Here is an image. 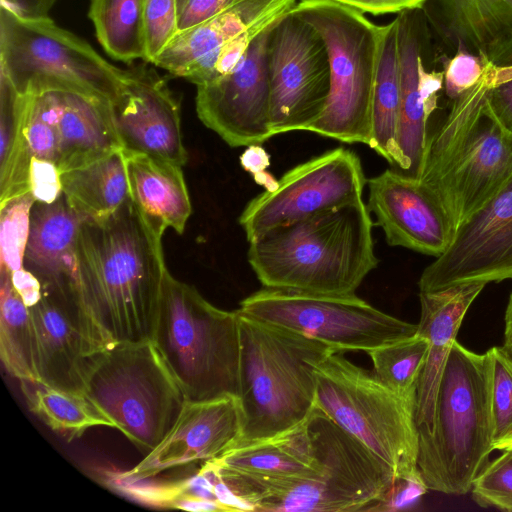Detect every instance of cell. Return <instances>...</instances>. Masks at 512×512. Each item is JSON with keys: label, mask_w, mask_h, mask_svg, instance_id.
I'll list each match as a JSON object with an SVG mask.
<instances>
[{"label": "cell", "mask_w": 512, "mask_h": 512, "mask_svg": "<svg viewBox=\"0 0 512 512\" xmlns=\"http://www.w3.org/2000/svg\"><path fill=\"white\" fill-rule=\"evenodd\" d=\"M502 347L512 358V292L509 295L504 314V339Z\"/></svg>", "instance_id": "cell-49"}, {"label": "cell", "mask_w": 512, "mask_h": 512, "mask_svg": "<svg viewBox=\"0 0 512 512\" xmlns=\"http://www.w3.org/2000/svg\"><path fill=\"white\" fill-rule=\"evenodd\" d=\"M82 221L63 193L52 203L35 201L23 267L41 284L73 280Z\"/></svg>", "instance_id": "cell-28"}, {"label": "cell", "mask_w": 512, "mask_h": 512, "mask_svg": "<svg viewBox=\"0 0 512 512\" xmlns=\"http://www.w3.org/2000/svg\"><path fill=\"white\" fill-rule=\"evenodd\" d=\"M267 59L272 136L307 131L323 113L330 92L324 40L290 10L270 32Z\"/></svg>", "instance_id": "cell-14"}, {"label": "cell", "mask_w": 512, "mask_h": 512, "mask_svg": "<svg viewBox=\"0 0 512 512\" xmlns=\"http://www.w3.org/2000/svg\"><path fill=\"white\" fill-rule=\"evenodd\" d=\"M444 90L452 101L476 86L484 77L488 64L466 49H457L450 58L442 61Z\"/></svg>", "instance_id": "cell-40"}, {"label": "cell", "mask_w": 512, "mask_h": 512, "mask_svg": "<svg viewBox=\"0 0 512 512\" xmlns=\"http://www.w3.org/2000/svg\"><path fill=\"white\" fill-rule=\"evenodd\" d=\"M237 311L240 443L271 437L303 423L316 406L314 368L338 350Z\"/></svg>", "instance_id": "cell-4"}, {"label": "cell", "mask_w": 512, "mask_h": 512, "mask_svg": "<svg viewBox=\"0 0 512 512\" xmlns=\"http://www.w3.org/2000/svg\"><path fill=\"white\" fill-rule=\"evenodd\" d=\"M240 164L246 172L256 175L270 166V156L260 144H253L241 154Z\"/></svg>", "instance_id": "cell-48"}, {"label": "cell", "mask_w": 512, "mask_h": 512, "mask_svg": "<svg viewBox=\"0 0 512 512\" xmlns=\"http://www.w3.org/2000/svg\"><path fill=\"white\" fill-rule=\"evenodd\" d=\"M29 409L67 440L93 427L115 428L113 422L84 394L59 389L38 380H19Z\"/></svg>", "instance_id": "cell-31"}, {"label": "cell", "mask_w": 512, "mask_h": 512, "mask_svg": "<svg viewBox=\"0 0 512 512\" xmlns=\"http://www.w3.org/2000/svg\"><path fill=\"white\" fill-rule=\"evenodd\" d=\"M422 10L451 52L466 49L486 64L512 65V0H426Z\"/></svg>", "instance_id": "cell-24"}, {"label": "cell", "mask_w": 512, "mask_h": 512, "mask_svg": "<svg viewBox=\"0 0 512 512\" xmlns=\"http://www.w3.org/2000/svg\"><path fill=\"white\" fill-rule=\"evenodd\" d=\"M110 106L122 149L181 167L187 163L180 101L153 67L141 64L126 69Z\"/></svg>", "instance_id": "cell-20"}, {"label": "cell", "mask_w": 512, "mask_h": 512, "mask_svg": "<svg viewBox=\"0 0 512 512\" xmlns=\"http://www.w3.org/2000/svg\"><path fill=\"white\" fill-rule=\"evenodd\" d=\"M367 207L390 246L435 258L453 241L455 230L443 207L421 183L396 169L368 180Z\"/></svg>", "instance_id": "cell-22"}, {"label": "cell", "mask_w": 512, "mask_h": 512, "mask_svg": "<svg viewBox=\"0 0 512 512\" xmlns=\"http://www.w3.org/2000/svg\"><path fill=\"white\" fill-rule=\"evenodd\" d=\"M88 16L110 57L125 63L144 60L142 0H91Z\"/></svg>", "instance_id": "cell-34"}, {"label": "cell", "mask_w": 512, "mask_h": 512, "mask_svg": "<svg viewBox=\"0 0 512 512\" xmlns=\"http://www.w3.org/2000/svg\"><path fill=\"white\" fill-rule=\"evenodd\" d=\"M485 285L462 283L419 293L421 312L417 333L428 340L429 348L416 391L418 440L432 430L437 391L448 354L467 310Z\"/></svg>", "instance_id": "cell-25"}, {"label": "cell", "mask_w": 512, "mask_h": 512, "mask_svg": "<svg viewBox=\"0 0 512 512\" xmlns=\"http://www.w3.org/2000/svg\"><path fill=\"white\" fill-rule=\"evenodd\" d=\"M274 25L252 42L228 74L197 86L198 118L231 147L272 137L267 48Z\"/></svg>", "instance_id": "cell-18"}, {"label": "cell", "mask_w": 512, "mask_h": 512, "mask_svg": "<svg viewBox=\"0 0 512 512\" xmlns=\"http://www.w3.org/2000/svg\"><path fill=\"white\" fill-rule=\"evenodd\" d=\"M316 406L386 465L395 478L418 470L416 395L403 396L343 351L314 368Z\"/></svg>", "instance_id": "cell-9"}, {"label": "cell", "mask_w": 512, "mask_h": 512, "mask_svg": "<svg viewBox=\"0 0 512 512\" xmlns=\"http://www.w3.org/2000/svg\"><path fill=\"white\" fill-rule=\"evenodd\" d=\"M399 108L400 70L395 18L380 26L369 147L403 173L405 161L397 140Z\"/></svg>", "instance_id": "cell-29"}, {"label": "cell", "mask_w": 512, "mask_h": 512, "mask_svg": "<svg viewBox=\"0 0 512 512\" xmlns=\"http://www.w3.org/2000/svg\"><path fill=\"white\" fill-rule=\"evenodd\" d=\"M297 0H234L209 20L179 32L153 65L196 86L210 80L215 60L246 30L281 19Z\"/></svg>", "instance_id": "cell-23"}, {"label": "cell", "mask_w": 512, "mask_h": 512, "mask_svg": "<svg viewBox=\"0 0 512 512\" xmlns=\"http://www.w3.org/2000/svg\"><path fill=\"white\" fill-rule=\"evenodd\" d=\"M11 280L15 290L28 307L39 301L42 295V284L32 272L23 267L11 273Z\"/></svg>", "instance_id": "cell-46"}, {"label": "cell", "mask_w": 512, "mask_h": 512, "mask_svg": "<svg viewBox=\"0 0 512 512\" xmlns=\"http://www.w3.org/2000/svg\"><path fill=\"white\" fill-rule=\"evenodd\" d=\"M60 171L51 162L32 158L29 166V190L37 202L52 203L62 194Z\"/></svg>", "instance_id": "cell-43"}, {"label": "cell", "mask_w": 512, "mask_h": 512, "mask_svg": "<svg viewBox=\"0 0 512 512\" xmlns=\"http://www.w3.org/2000/svg\"><path fill=\"white\" fill-rule=\"evenodd\" d=\"M429 343L415 335L367 352L373 374L390 390L403 396L416 395L418 380L428 354Z\"/></svg>", "instance_id": "cell-35"}, {"label": "cell", "mask_w": 512, "mask_h": 512, "mask_svg": "<svg viewBox=\"0 0 512 512\" xmlns=\"http://www.w3.org/2000/svg\"><path fill=\"white\" fill-rule=\"evenodd\" d=\"M83 393L144 455L164 439L187 400L151 339L113 342L93 354Z\"/></svg>", "instance_id": "cell-8"}, {"label": "cell", "mask_w": 512, "mask_h": 512, "mask_svg": "<svg viewBox=\"0 0 512 512\" xmlns=\"http://www.w3.org/2000/svg\"><path fill=\"white\" fill-rule=\"evenodd\" d=\"M152 341L187 400L239 397L238 311L214 306L168 270Z\"/></svg>", "instance_id": "cell-7"}, {"label": "cell", "mask_w": 512, "mask_h": 512, "mask_svg": "<svg viewBox=\"0 0 512 512\" xmlns=\"http://www.w3.org/2000/svg\"><path fill=\"white\" fill-rule=\"evenodd\" d=\"M212 460L220 470L266 479L311 477L320 468L308 418L283 433L237 443Z\"/></svg>", "instance_id": "cell-27"}, {"label": "cell", "mask_w": 512, "mask_h": 512, "mask_svg": "<svg viewBox=\"0 0 512 512\" xmlns=\"http://www.w3.org/2000/svg\"><path fill=\"white\" fill-rule=\"evenodd\" d=\"M62 193L83 220L100 221L130 198L122 149L60 175Z\"/></svg>", "instance_id": "cell-30"}, {"label": "cell", "mask_w": 512, "mask_h": 512, "mask_svg": "<svg viewBox=\"0 0 512 512\" xmlns=\"http://www.w3.org/2000/svg\"><path fill=\"white\" fill-rule=\"evenodd\" d=\"M29 312L38 381L83 393L90 357L110 343L82 306L73 280L42 284L41 298Z\"/></svg>", "instance_id": "cell-17"}, {"label": "cell", "mask_w": 512, "mask_h": 512, "mask_svg": "<svg viewBox=\"0 0 512 512\" xmlns=\"http://www.w3.org/2000/svg\"><path fill=\"white\" fill-rule=\"evenodd\" d=\"M362 13L381 15L422 8L426 0H332Z\"/></svg>", "instance_id": "cell-45"}, {"label": "cell", "mask_w": 512, "mask_h": 512, "mask_svg": "<svg viewBox=\"0 0 512 512\" xmlns=\"http://www.w3.org/2000/svg\"><path fill=\"white\" fill-rule=\"evenodd\" d=\"M1 271L0 357L13 377L38 380L35 364V338L29 307L15 290L11 272Z\"/></svg>", "instance_id": "cell-33"}, {"label": "cell", "mask_w": 512, "mask_h": 512, "mask_svg": "<svg viewBox=\"0 0 512 512\" xmlns=\"http://www.w3.org/2000/svg\"><path fill=\"white\" fill-rule=\"evenodd\" d=\"M124 73L49 16L23 17L0 5V74L20 94L57 82L111 101Z\"/></svg>", "instance_id": "cell-11"}, {"label": "cell", "mask_w": 512, "mask_h": 512, "mask_svg": "<svg viewBox=\"0 0 512 512\" xmlns=\"http://www.w3.org/2000/svg\"><path fill=\"white\" fill-rule=\"evenodd\" d=\"M308 426L319 473L266 479L220 470L225 483L253 511H369L393 484V472L315 406Z\"/></svg>", "instance_id": "cell-5"}, {"label": "cell", "mask_w": 512, "mask_h": 512, "mask_svg": "<svg viewBox=\"0 0 512 512\" xmlns=\"http://www.w3.org/2000/svg\"><path fill=\"white\" fill-rule=\"evenodd\" d=\"M253 178L257 184L265 188V191L273 192L278 187V180L266 171L253 175Z\"/></svg>", "instance_id": "cell-50"}, {"label": "cell", "mask_w": 512, "mask_h": 512, "mask_svg": "<svg viewBox=\"0 0 512 512\" xmlns=\"http://www.w3.org/2000/svg\"><path fill=\"white\" fill-rule=\"evenodd\" d=\"M144 62L153 64L179 33L177 0H142Z\"/></svg>", "instance_id": "cell-39"}, {"label": "cell", "mask_w": 512, "mask_h": 512, "mask_svg": "<svg viewBox=\"0 0 512 512\" xmlns=\"http://www.w3.org/2000/svg\"><path fill=\"white\" fill-rule=\"evenodd\" d=\"M493 449L512 450V358L502 346L490 348Z\"/></svg>", "instance_id": "cell-37"}, {"label": "cell", "mask_w": 512, "mask_h": 512, "mask_svg": "<svg viewBox=\"0 0 512 512\" xmlns=\"http://www.w3.org/2000/svg\"><path fill=\"white\" fill-rule=\"evenodd\" d=\"M218 469L210 460L198 472L178 478H160L137 483H108V486L145 505L186 511H223L217 499Z\"/></svg>", "instance_id": "cell-32"}, {"label": "cell", "mask_w": 512, "mask_h": 512, "mask_svg": "<svg viewBox=\"0 0 512 512\" xmlns=\"http://www.w3.org/2000/svg\"><path fill=\"white\" fill-rule=\"evenodd\" d=\"M473 501L483 508L512 512V450L490 460L470 490Z\"/></svg>", "instance_id": "cell-38"}, {"label": "cell", "mask_w": 512, "mask_h": 512, "mask_svg": "<svg viewBox=\"0 0 512 512\" xmlns=\"http://www.w3.org/2000/svg\"><path fill=\"white\" fill-rule=\"evenodd\" d=\"M162 236L131 198L103 220L82 221L73 285L107 343L152 340L168 270Z\"/></svg>", "instance_id": "cell-1"}, {"label": "cell", "mask_w": 512, "mask_h": 512, "mask_svg": "<svg viewBox=\"0 0 512 512\" xmlns=\"http://www.w3.org/2000/svg\"><path fill=\"white\" fill-rule=\"evenodd\" d=\"M491 74L487 105L502 127L512 134V65L491 66Z\"/></svg>", "instance_id": "cell-42"}, {"label": "cell", "mask_w": 512, "mask_h": 512, "mask_svg": "<svg viewBox=\"0 0 512 512\" xmlns=\"http://www.w3.org/2000/svg\"><path fill=\"white\" fill-rule=\"evenodd\" d=\"M21 138L30 159L51 162L60 173L122 149L110 100L55 82L23 93Z\"/></svg>", "instance_id": "cell-12"}, {"label": "cell", "mask_w": 512, "mask_h": 512, "mask_svg": "<svg viewBox=\"0 0 512 512\" xmlns=\"http://www.w3.org/2000/svg\"><path fill=\"white\" fill-rule=\"evenodd\" d=\"M58 0H0L3 5L15 13L28 18L48 17Z\"/></svg>", "instance_id": "cell-47"}, {"label": "cell", "mask_w": 512, "mask_h": 512, "mask_svg": "<svg viewBox=\"0 0 512 512\" xmlns=\"http://www.w3.org/2000/svg\"><path fill=\"white\" fill-rule=\"evenodd\" d=\"M234 0H177L179 32L199 25L228 7Z\"/></svg>", "instance_id": "cell-44"}, {"label": "cell", "mask_w": 512, "mask_h": 512, "mask_svg": "<svg viewBox=\"0 0 512 512\" xmlns=\"http://www.w3.org/2000/svg\"><path fill=\"white\" fill-rule=\"evenodd\" d=\"M35 201L27 192L0 203V268L11 273L23 268Z\"/></svg>", "instance_id": "cell-36"}, {"label": "cell", "mask_w": 512, "mask_h": 512, "mask_svg": "<svg viewBox=\"0 0 512 512\" xmlns=\"http://www.w3.org/2000/svg\"><path fill=\"white\" fill-rule=\"evenodd\" d=\"M291 11L317 30L329 58L327 104L307 131L369 146L380 26L332 0H301Z\"/></svg>", "instance_id": "cell-10"}, {"label": "cell", "mask_w": 512, "mask_h": 512, "mask_svg": "<svg viewBox=\"0 0 512 512\" xmlns=\"http://www.w3.org/2000/svg\"><path fill=\"white\" fill-rule=\"evenodd\" d=\"M493 450L489 354L455 340L440 379L432 430L418 440V469L429 490L464 495Z\"/></svg>", "instance_id": "cell-6"}, {"label": "cell", "mask_w": 512, "mask_h": 512, "mask_svg": "<svg viewBox=\"0 0 512 512\" xmlns=\"http://www.w3.org/2000/svg\"><path fill=\"white\" fill-rule=\"evenodd\" d=\"M238 310L338 351L367 353L417 333V324L391 316L356 294L324 295L263 287L244 298Z\"/></svg>", "instance_id": "cell-13"}, {"label": "cell", "mask_w": 512, "mask_h": 512, "mask_svg": "<svg viewBox=\"0 0 512 512\" xmlns=\"http://www.w3.org/2000/svg\"><path fill=\"white\" fill-rule=\"evenodd\" d=\"M242 432L239 398L222 396L186 400L164 439L129 470L110 472L108 483H137L192 475L201 466L233 447Z\"/></svg>", "instance_id": "cell-16"}, {"label": "cell", "mask_w": 512, "mask_h": 512, "mask_svg": "<svg viewBox=\"0 0 512 512\" xmlns=\"http://www.w3.org/2000/svg\"><path fill=\"white\" fill-rule=\"evenodd\" d=\"M396 21L400 70L397 140L405 161L403 174L419 179L429 136L428 120L438 107L444 75L425 64L431 31L422 8L401 12Z\"/></svg>", "instance_id": "cell-21"}, {"label": "cell", "mask_w": 512, "mask_h": 512, "mask_svg": "<svg viewBox=\"0 0 512 512\" xmlns=\"http://www.w3.org/2000/svg\"><path fill=\"white\" fill-rule=\"evenodd\" d=\"M512 279V180L456 231L448 249L428 265L420 292L462 283Z\"/></svg>", "instance_id": "cell-19"}, {"label": "cell", "mask_w": 512, "mask_h": 512, "mask_svg": "<svg viewBox=\"0 0 512 512\" xmlns=\"http://www.w3.org/2000/svg\"><path fill=\"white\" fill-rule=\"evenodd\" d=\"M122 151L131 200L158 232L172 228L182 234L192 213L182 167L144 153Z\"/></svg>", "instance_id": "cell-26"}, {"label": "cell", "mask_w": 512, "mask_h": 512, "mask_svg": "<svg viewBox=\"0 0 512 512\" xmlns=\"http://www.w3.org/2000/svg\"><path fill=\"white\" fill-rule=\"evenodd\" d=\"M491 66L476 86L452 101L428 136L418 179L443 207L455 233L512 180V134L486 101Z\"/></svg>", "instance_id": "cell-3"}, {"label": "cell", "mask_w": 512, "mask_h": 512, "mask_svg": "<svg viewBox=\"0 0 512 512\" xmlns=\"http://www.w3.org/2000/svg\"><path fill=\"white\" fill-rule=\"evenodd\" d=\"M366 182L358 155L338 147L287 171L276 190L247 204L239 223L251 243L277 227L361 200Z\"/></svg>", "instance_id": "cell-15"}, {"label": "cell", "mask_w": 512, "mask_h": 512, "mask_svg": "<svg viewBox=\"0 0 512 512\" xmlns=\"http://www.w3.org/2000/svg\"><path fill=\"white\" fill-rule=\"evenodd\" d=\"M428 487L419 469L394 479L385 496L375 503L369 511L394 512L415 506Z\"/></svg>", "instance_id": "cell-41"}, {"label": "cell", "mask_w": 512, "mask_h": 512, "mask_svg": "<svg viewBox=\"0 0 512 512\" xmlns=\"http://www.w3.org/2000/svg\"><path fill=\"white\" fill-rule=\"evenodd\" d=\"M372 227L361 199L268 231L248 262L266 288L352 295L378 264Z\"/></svg>", "instance_id": "cell-2"}]
</instances>
